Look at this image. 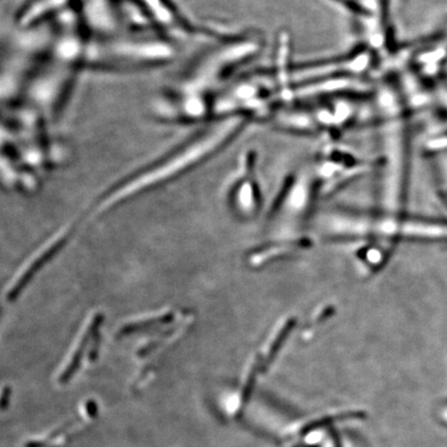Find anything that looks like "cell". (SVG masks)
Returning a JSON list of instances; mask_svg holds the SVG:
<instances>
[{"mask_svg": "<svg viewBox=\"0 0 447 447\" xmlns=\"http://www.w3.org/2000/svg\"><path fill=\"white\" fill-rule=\"evenodd\" d=\"M262 46L263 41L257 32H239L221 39L162 94L170 116L179 124L210 122L213 96L261 52Z\"/></svg>", "mask_w": 447, "mask_h": 447, "instance_id": "1", "label": "cell"}, {"mask_svg": "<svg viewBox=\"0 0 447 447\" xmlns=\"http://www.w3.org/2000/svg\"><path fill=\"white\" fill-rule=\"evenodd\" d=\"M373 92H344L295 100L270 118L272 126L289 134L338 138L376 110Z\"/></svg>", "mask_w": 447, "mask_h": 447, "instance_id": "2", "label": "cell"}, {"mask_svg": "<svg viewBox=\"0 0 447 447\" xmlns=\"http://www.w3.org/2000/svg\"><path fill=\"white\" fill-rule=\"evenodd\" d=\"M174 56L173 46L153 36H96L82 41V67L133 71L155 67Z\"/></svg>", "mask_w": 447, "mask_h": 447, "instance_id": "3", "label": "cell"}, {"mask_svg": "<svg viewBox=\"0 0 447 447\" xmlns=\"http://www.w3.org/2000/svg\"><path fill=\"white\" fill-rule=\"evenodd\" d=\"M320 192L312 164L303 166L286 182L278 212L272 225V237L278 241H290L301 231L309 207Z\"/></svg>", "mask_w": 447, "mask_h": 447, "instance_id": "4", "label": "cell"}, {"mask_svg": "<svg viewBox=\"0 0 447 447\" xmlns=\"http://www.w3.org/2000/svg\"><path fill=\"white\" fill-rule=\"evenodd\" d=\"M311 163L320 190L327 192L364 173L369 167L364 160L334 144L322 147Z\"/></svg>", "mask_w": 447, "mask_h": 447, "instance_id": "5", "label": "cell"}, {"mask_svg": "<svg viewBox=\"0 0 447 447\" xmlns=\"http://www.w3.org/2000/svg\"><path fill=\"white\" fill-rule=\"evenodd\" d=\"M433 155L437 157V167H438V171L440 172L443 188L447 195V151H440V153H434Z\"/></svg>", "mask_w": 447, "mask_h": 447, "instance_id": "6", "label": "cell"}, {"mask_svg": "<svg viewBox=\"0 0 447 447\" xmlns=\"http://www.w3.org/2000/svg\"><path fill=\"white\" fill-rule=\"evenodd\" d=\"M10 400H11V389H6L3 393V399H1V410L3 411L9 407Z\"/></svg>", "mask_w": 447, "mask_h": 447, "instance_id": "7", "label": "cell"}, {"mask_svg": "<svg viewBox=\"0 0 447 447\" xmlns=\"http://www.w3.org/2000/svg\"><path fill=\"white\" fill-rule=\"evenodd\" d=\"M86 411H87L88 416L89 417H94L98 414V405H96V402L94 401H88V403L86 404Z\"/></svg>", "mask_w": 447, "mask_h": 447, "instance_id": "8", "label": "cell"}, {"mask_svg": "<svg viewBox=\"0 0 447 447\" xmlns=\"http://www.w3.org/2000/svg\"><path fill=\"white\" fill-rule=\"evenodd\" d=\"M444 415H445V417H446V420H447V409H446V411H445Z\"/></svg>", "mask_w": 447, "mask_h": 447, "instance_id": "9", "label": "cell"}]
</instances>
